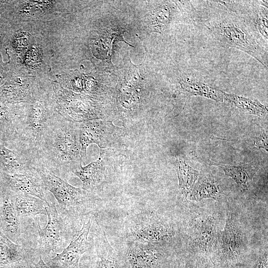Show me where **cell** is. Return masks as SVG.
<instances>
[{"label":"cell","instance_id":"1","mask_svg":"<svg viewBox=\"0 0 268 268\" xmlns=\"http://www.w3.org/2000/svg\"><path fill=\"white\" fill-rule=\"evenodd\" d=\"M78 124L57 113L52 118L34 159V165L55 175L73 173L81 166Z\"/></svg>","mask_w":268,"mask_h":268},{"label":"cell","instance_id":"2","mask_svg":"<svg viewBox=\"0 0 268 268\" xmlns=\"http://www.w3.org/2000/svg\"><path fill=\"white\" fill-rule=\"evenodd\" d=\"M219 11L208 15L203 24L216 42L223 48H233L249 55L268 68V44L257 33L248 20L227 11L216 0Z\"/></svg>","mask_w":268,"mask_h":268},{"label":"cell","instance_id":"3","mask_svg":"<svg viewBox=\"0 0 268 268\" xmlns=\"http://www.w3.org/2000/svg\"><path fill=\"white\" fill-rule=\"evenodd\" d=\"M23 111L12 137L16 149L27 154L33 160L40 144L55 114L41 97L33 100Z\"/></svg>","mask_w":268,"mask_h":268},{"label":"cell","instance_id":"4","mask_svg":"<svg viewBox=\"0 0 268 268\" xmlns=\"http://www.w3.org/2000/svg\"><path fill=\"white\" fill-rule=\"evenodd\" d=\"M33 168L41 178L47 191L57 200L61 217H77L90 210L91 197L88 191L71 185L42 167L34 165Z\"/></svg>","mask_w":268,"mask_h":268},{"label":"cell","instance_id":"5","mask_svg":"<svg viewBox=\"0 0 268 268\" xmlns=\"http://www.w3.org/2000/svg\"><path fill=\"white\" fill-rule=\"evenodd\" d=\"M244 252L242 232L234 216L228 214L222 234L221 254L215 263L219 268L221 265L232 268L242 262Z\"/></svg>","mask_w":268,"mask_h":268},{"label":"cell","instance_id":"6","mask_svg":"<svg viewBox=\"0 0 268 268\" xmlns=\"http://www.w3.org/2000/svg\"><path fill=\"white\" fill-rule=\"evenodd\" d=\"M0 186L15 194L35 197L47 204L50 201L47 194L48 191L41 178L33 168L21 173H0Z\"/></svg>","mask_w":268,"mask_h":268},{"label":"cell","instance_id":"7","mask_svg":"<svg viewBox=\"0 0 268 268\" xmlns=\"http://www.w3.org/2000/svg\"><path fill=\"white\" fill-rule=\"evenodd\" d=\"M45 207L48 222L42 229L37 226L39 233L37 252L40 255L49 256L56 253L63 246V223L55 202L50 201Z\"/></svg>","mask_w":268,"mask_h":268},{"label":"cell","instance_id":"8","mask_svg":"<svg viewBox=\"0 0 268 268\" xmlns=\"http://www.w3.org/2000/svg\"><path fill=\"white\" fill-rule=\"evenodd\" d=\"M121 259L124 268H169L167 256L150 244L135 243Z\"/></svg>","mask_w":268,"mask_h":268},{"label":"cell","instance_id":"9","mask_svg":"<svg viewBox=\"0 0 268 268\" xmlns=\"http://www.w3.org/2000/svg\"><path fill=\"white\" fill-rule=\"evenodd\" d=\"M91 226L89 218L74 234L69 244L46 264L51 268H79L80 258L88 248V236Z\"/></svg>","mask_w":268,"mask_h":268},{"label":"cell","instance_id":"10","mask_svg":"<svg viewBox=\"0 0 268 268\" xmlns=\"http://www.w3.org/2000/svg\"><path fill=\"white\" fill-rule=\"evenodd\" d=\"M36 253L11 241L0 228V268H32Z\"/></svg>","mask_w":268,"mask_h":268},{"label":"cell","instance_id":"11","mask_svg":"<svg viewBox=\"0 0 268 268\" xmlns=\"http://www.w3.org/2000/svg\"><path fill=\"white\" fill-rule=\"evenodd\" d=\"M15 207L13 193L0 186V228L11 241L20 239V222Z\"/></svg>","mask_w":268,"mask_h":268},{"label":"cell","instance_id":"12","mask_svg":"<svg viewBox=\"0 0 268 268\" xmlns=\"http://www.w3.org/2000/svg\"><path fill=\"white\" fill-rule=\"evenodd\" d=\"M173 232L166 224L156 220H146L137 224L132 232L137 242L154 245L171 238Z\"/></svg>","mask_w":268,"mask_h":268},{"label":"cell","instance_id":"13","mask_svg":"<svg viewBox=\"0 0 268 268\" xmlns=\"http://www.w3.org/2000/svg\"><path fill=\"white\" fill-rule=\"evenodd\" d=\"M216 222L213 217H201L194 225L193 241L197 251L201 253L209 252L214 244L216 236Z\"/></svg>","mask_w":268,"mask_h":268},{"label":"cell","instance_id":"14","mask_svg":"<svg viewBox=\"0 0 268 268\" xmlns=\"http://www.w3.org/2000/svg\"><path fill=\"white\" fill-rule=\"evenodd\" d=\"M101 121H88L78 124L79 139L81 146V158L86 155L87 147L96 143L101 148L105 145V128Z\"/></svg>","mask_w":268,"mask_h":268},{"label":"cell","instance_id":"15","mask_svg":"<svg viewBox=\"0 0 268 268\" xmlns=\"http://www.w3.org/2000/svg\"><path fill=\"white\" fill-rule=\"evenodd\" d=\"M268 0H248L245 15L252 27L268 44Z\"/></svg>","mask_w":268,"mask_h":268},{"label":"cell","instance_id":"16","mask_svg":"<svg viewBox=\"0 0 268 268\" xmlns=\"http://www.w3.org/2000/svg\"><path fill=\"white\" fill-rule=\"evenodd\" d=\"M179 84L182 91L190 96H200L220 102L224 98V91L195 77H182Z\"/></svg>","mask_w":268,"mask_h":268},{"label":"cell","instance_id":"17","mask_svg":"<svg viewBox=\"0 0 268 268\" xmlns=\"http://www.w3.org/2000/svg\"><path fill=\"white\" fill-rule=\"evenodd\" d=\"M106 238L104 233L90 268H124L121 258L111 246Z\"/></svg>","mask_w":268,"mask_h":268},{"label":"cell","instance_id":"18","mask_svg":"<svg viewBox=\"0 0 268 268\" xmlns=\"http://www.w3.org/2000/svg\"><path fill=\"white\" fill-rule=\"evenodd\" d=\"M14 203L19 218L33 217L38 214L46 213L47 203L35 197L13 193Z\"/></svg>","mask_w":268,"mask_h":268},{"label":"cell","instance_id":"19","mask_svg":"<svg viewBox=\"0 0 268 268\" xmlns=\"http://www.w3.org/2000/svg\"><path fill=\"white\" fill-rule=\"evenodd\" d=\"M104 170L102 154L97 160L90 163L85 167L81 166L73 172L82 183V189L85 191L91 190L101 181Z\"/></svg>","mask_w":268,"mask_h":268},{"label":"cell","instance_id":"20","mask_svg":"<svg viewBox=\"0 0 268 268\" xmlns=\"http://www.w3.org/2000/svg\"><path fill=\"white\" fill-rule=\"evenodd\" d=\"M220 196L219 187L215 180L204 178L194 188L191 193L190 200L199 201L204 199L212 198L218 201Z\"/></svg>","mask_w":268,"mask_h":268},{"label":"cell","instance_id":"21","mask_svg":"<svg viewBox=\"0 0 268 268\" xmlns=\"http://www.w3.org/2000/svg\"><path fill=\"white\" fill-rule=\"evenodd\" d=\"M177 173L180 191L185 198H187L192 190L199 173L182 160L178 162Z\"/></svg>","mask_w":268,"mask_h":268},{"label":"cell","instance_id":"22","mask_svg":"<svg viewBox=\"0 0 268 268\" xmlns=\"http://www.w3.org/2000/svg\"><path fill=\"white\" fill-rule=\"evenodd\" d=\"M224 97L233 103L235 106L250 114L263 116L267 113V107L257 100L251 99L235 94L223 92Z\"/></svg>","mask_w":268,"mask_h":268},{"label":"cell","instance_id":"23","mask_svg":"<svg viewBox=\"0 0 268 268\" xmlns=\"http://www.w3.org/2000/svg\"><path fill=\"white\" fill-rule=\"evenodd\" d=\"M221 168L226 175L232 178L243 191L247 190L249 181L251 178L245 166H231L212 163Z\"/></svg>","mask_w":268,"mask_h":268},{"label":"cell","instance_id":"24","mask_svg":"<svg viewBox=\"0 0 268 268\" xmlns=\"http://www.w3.org/2000/svg\"><path fill=\"white\" fill-rule=\"evenodd\" d=\"M171 9L167 3L158 5L152 14V27L154 31L162 32L171 20Z\"/></svg>","mask_w":268,"mask_h":268},{"label":"cell","instance_id":"25","mask_svg":"<svg viewBox=\"0 0 268 268\" xmlns=\"http://www.w3.org/2000/svg\"><path fill=\"white\" fill-rule=\"evenodd\" d=\"M193 268H219V267L211 259L204 256L198 259Z\"/></svg>","mask_w":268,"mask_h":268},{"label":"cell","instance_id":"26","mask_svg":"<svg viewBox=\"0 0 268 268\" xmlns=\"http://www.w3.org/2000/svg\"><path fill=\"white\" fill-rule=\"evenodd\" d=\"M251 268H268V253L260 256Z\"/></svg>","mask_w":268,"mask_h":268},{"label":"cell","instance_id":"27","mask_svg":"<svg viewBox=\"0 0 268 268\" xmlns=\"http://www.w3.org/2000/svg\"><path fill=\"white\" fill-rule=\"evenodd\" d=\"M32 268H51L46 264H45L41 256L39 255V260L35 264Z\"/></svg>","mask_w":268,"mask_h":268}]
</instances>
